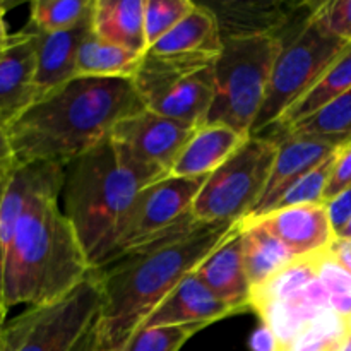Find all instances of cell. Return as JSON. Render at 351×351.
I'll use <instances>...</instances> for the list:
<instances>
[{
    "label": "cell",
    "instance_id": "7bdbcfd3",
    "mask_svg": "<svg viewBox=\"0 0 351 351\" xmlns=\"http://www.w3.org/2000/svg\"><path fill=\"white\" fill-rule=\"evenodd\" d=\"M350 336H351V321H350Z\"/></svg>",
    "mask_w": 351,
    "mask_h": 351
},
{
    "label": "cell",
    "instance_id": "8992f818",
    "mask_svg": "<svg viewBox=\"0 0 351 351\" xmlns=\"http://www.w3.org/2000/svg\"><path fill=\"white\" fill-rule=\"evenodd\" d=\"M103 293L95 269L71 293L27 307L0 328V351H86L101 314Z\"/></svg>",
    "mask_w": 351,
    "mask_h": 351
},
{
    "label": "cell",
    "instance_id": "f1b7e54d",
    "mask_svg": "<svg viewBox=\"0 0 351 351\" xmlns=\"http://www.w3.org/2000/svg\"><path fill=\"white\" fill-rule=\"evenodd\" d=\"M338 154L339 151H336L332 156H329L328 160H324L321 165L312 168L308 173H305L304 177L287 192V195L281 199L280 204L274 208V211L283 208H293V206L326 204V191H328V185L329 180H331L336 161H338Z\"/></svg>",
    "mask_w": 351,
    "mask_h": 351
},
{
    "label": "cell",
    "instance_id": "d590c367",
    "mask_svg": "<svg viewBox=\"0 0 351 351\" xmlns=\"http://www.w3.org/2000/svg\"><path fill=\"white\" fill-rule=\"evenodd\" d=\"M329 254L339 263V266L345 267L351 274V240L335 239V242L329 247Z\"/></svg>",
    "mask_w": 351,
    "mask_h": 351
},
{
    "label": "cell",
    "instance_id": "4316f807",
    "mask_svg": "<svg viewBox=\"0 0 351 351\" xmlns=\"http://www.w3.org/2000/svg\"><path fill=\"white\" fill-rule=\"evenodd\" d=\"M348 335L350 321L335 311H328L280 351H338Z\"/></svg>",
    "mask_w": 351,
    "mask_h": 351
},
{
    "label": "cell",
    "instance_id": "8d00e7d4",
    "mask_svg": "<svg viewBox=\"0 0 351 351\" xmlns=\"http://www.w3.org/2000/svg\"><path fill=\"white\" fill-rule=\"evenodd\" d=\"M7 312L9 308L5 304V254H3L2 242H0V328L5 324Z\"/></svg>",
    "mask_w": 351,
    "mask_h": 351
},
{
    "label": "cell",
    "instance_id": "d4e9b609",
    "mask_svg": "<svg viewBox=\"0 0 351 351\" xmlns=\"http://www.w3.org/2000/svg\"><path fill=\"white\" fill-rule=\"evenodd\" d=\"M351 89V43L341 53L338 55L335 62L328 67V71L322 74V77L319 79L317 84L290 110V112L285 113L283 119L276 123L271 129L274 130H283L288 127L295 125V123L302 122L307 117H311L312 113L317 112L319 108H322L324 105H328L329 101H332L335 98L341 96L343 93L350 91ZM269 129V130H271Z\"/></svg>",
    "mask_w": 351,
    "mask_h": 351
},
{
    "label": "cell",
    "instance_id": "ba28073f",
    "mask_svg": "<svg viewBox=\"0 0 351 351\" xmlns=\"http://www.w3.org/2000/svg\"><path fill=\"white\" fill-rule=\"evenodd\" d=\"M348 45L329 34L312 16L304 29L281 50L250 136H261L276 125L285 113L290 112L317 84Z\"/></svg>",
    "mask_w": 351,
    "mask_h": 351
},
{
    "label": "cell",
    "instance_id": "cb8c5ba5",
    "mask_svg": "<svg viewBox=\"0 0 351 351\" xmlns=\"http://www.w3.org/2000/svg\"><path fill=\"white\" fill-rule=\"evenodd\" d=\"M274 134L308 137L343 149L351 144V89L312 113L302 122Z\"/></svg>",
    "mask_w": 351,
    "mask_h": 351
},
{
    "label": "cell",
    "instance_id": "83f0119b",
    "mask_svg": "<svg viewBox=\"0 0 351 351\" xmlns=\"http://www.w3.org/2000/svg\"><path fill=\"white\" fill-rule=\"evenodd\" d=\"M206 326H154L139 328L119 351H180L182 346Z\"/></svg>",
    "mask_w": 351,
    "mask_h": 351
},
{
    "label": "cell",
    "instance_id": "5bb4252c",
    "mask_svg": "<svg viewBox=\"0 0 351 351\" xmlns=\"http://www.w3.org/2000/svg\"><path fill=\"white\" fill-rule=\"evenodd\" d=\"M273 139L278 141L280 149H278L276 160H274L273 171L267 180L266 191L263 199L257 204L256 211L247 219H257L269 215L274 211L281 199L287 195V192L304 177L305 173L328 160L329 156L339 151L338 147L331 146L322 141L308 139V137L290 136V134H271Z\"/></svg>",
    "mask_w": 351,
    "mask_h": 351
},
{
    "label": "cell",
    "instance_id": "6da1fadb",
    "mask_svg": "<svg viewBox=\"0 0 351 351\" xmlns=\"http://www.w3.org/2000/svg\"><path fill=\"white\" fill-rule=\"evenodd\" d=\"M237 223H202L192 216L122 254L95 274L103 293L93 351H119L151 312L194 273L235 230Z\"/></svg>",
    "mask_w": 351,
    "mask_h": 351
},
{
    "label": "cell",
    "instance_id": "f546056e",
    "mask_svg": "<svg viewBox=\"0 0 351 351\" xmlns=\"http://www.w3.org/2000/svg\"><path fill=\"white\" fill-rule=\"evenodd\" d=\"M191 0H144V34L147 48L173 29L192 9Z\"/></svg>",
    "mask_w": 351,
    "mask_h": 351
},
{
    "label": "cell",
    "instance_id": "1f68e13d",
    "mask_svg": "<svg viewBox=\"0 0 351 351\" xmlns=\"http://www.w3.org/2000/svg\"><path fill=\"white\" fill-rule=\"evenodd\" d=\"M317 276L328 290L331 302L351 297V274L345 267L339 266L329 250L317 256Z\"/></svg>",
    "mask_w": 351,
    "mask_h": 351
},
{
    "label": "cell",
    "instance_id": "ab89813d",
    "mask_svg": "<svg viewBox=\"0 0 351 351\" xmlns=\"http://www.w3.org/2000/svg\"><path fill=\"white\" fill-rule=\"evenodd\" d=\"M16 167H17V163L0 167V204H2L3 194H5V189H7V185H9V180H10V177H12Z\"/></svg>",
    "mask_w": 351,
    "mask_h": 351
},
{
    "label": "cell",
    "instance_id": "ac0fdd59",
    "mask_svg": "<svg viewBox=\"0 0 351 351\" xmlns=\"http://www.w3.org/2000/svg\"><path fill=\"white\" fill-rule=\"evenodd\" d=\"M199 280L237 314L250 311L252 288L247 280L242 256V235L237 223L232 235L195 269Z\"/></svg>",
    "mask_w": 351,
    "mask_h": 351
},
{
    "label": "cell",
    "instance_id": "60d3db41",
    "mask_svg": "<svg viewBox=\"0 0 351 351\" xmlns=\"http://www.w3.org/2000/svg\"><path fill=\"white\" fill-rule=\"evenodd\" d=\"M336 239H345V240H351V218L346 221V225L336 233Z\"/></svg>",
    "mask_w": 351,
    "mask_h": 351
},
{
    "label": "cell",
    "instance_id": "b9f144b4",
    "mask_svg": "<svg viewBox=\"0 0 351 351\" xmlns=\"http://www.w3.org/2000/svg\"><path fill=\"white\" fill-rule=\"evenodd\" d=\"M338 351H351V336L348 335V338L345 339V343L341 345V348H339Z\"/></svg>",
    "mask_w": 351,
    "mask_h": 351
},
{
    "label": "cell",
    "instance_id": "2e32d148",
    "mask_svg": "<svg viewBox=\"0 0 351 351\" xmlns=\"http://www.w3.org/2000/svg\"><path fill=\"white\" fill-rule=\"evenodd\" d=\"M237 315V312L219 300L195 274H189L178 287L154 308L141 328L154 326H211L221 319Z\"/></svg>",
    "mask_w": 351,
    "mask_h": 351
},
{
    "label": "cell",
    "instance_id": "4dcf8cb0",
    "mask_svg": "<svg viewBox=\"0 0 351 351\" xmlns=\"http://www.w3.org/2000/svg\"><path fill=\"white\" fill-rule=\"evenodd\" d=\"M314 17L329 34L351 43V0L319 2Z\"/></svg>",
    "mask_w": 351,
    "mask_h": 351
},
{
    "label": "cell",
    "instance_id": "484cf974",
    "mask_svg": "<svg viewBox=\"0 0 351 351\" xmlns=\"http://www.w3.org/2000/svg\"><path fill=\"white\" fill-rule=\"evenodd\" d=\"M95 0H34L29 5V29L60 33L72 29L91 14Z\"/></svg>",
    "mask_w": 351,
    "mask_h": 351
},
{
    "label": "cell",
    "instance_id": "836d02e7",
    "mask_svg": "<svg viewBox=\"0 0 351 351\" xmlns=\"http://www.w3.org/2000/svg\"><path fill=\"white\" fill-rule=\"evenodd\" d=\"M335 233H338L351 218V185L326 204Z\"/></svg>",
    "mask_w": 351,
    "mask_h": 351
},
{
    "label": "cell",
    "instance_id": "74e56055",
    "mask_svg": "<svg viewBox=\"0 0 351 351\" xmlns=\"http://www.w3.org/2000/svg\"><path fill=\"white\" fill-rule=\"evenodd\" d=\"M14 151L10 146L9 134H7L5 127L0 125V167H5V165H14Z\"/></svg>",
    "mask_w": 351,
    "mask_h": 351
},
{
    "label": "cell",
    "instance_id": "ffe728a7",
    "mask_svg": "<svg viewBox=\"0 0 351 351\" xmlns=\"http://www.w3.org/2000/svg\"><path fill=\"white\" fill-rule=\"evenodd\" d=\"M249 137L230 127L204 123L185 144L171 168V177L206 178L218 170Z\"/></svg>",
    "mask_w": 351,
    "mask_h": 351
},
{
    "label": "cell",
    "instance_id": "277c9868",
    "mask_svg": "<svg viewBox=\"0 0 351 351\" xmlns=\"http://www.w3.org/2000/svg\"><path fill=\"white\" fill-rule=\"evenodd\" d=\"M161 180L123 156L112 139L65 165L64 213L93 269L108 261L141 189Z\"/></svg>",
    "mask_w": 351,
    "mask_h": 351
},
{
    "label": "cell",
    "instance_id": "7a4b0ae2",
    "mask_svg": "<svg viewBox=\"0 0 351 351\" xmlns=\"http://www.w3.org/2000/svg\"><path fill=\"white\" fill-rule=\"evenodd\" d=\"M144 108L132 79L74 77L7 125L14 160L65 167L108 139L120 120Z\"/></svg>",
    "mask_w": 351,
    "mask_h": 351
},
{
    "label": "cell",
    "instance_id": "7402d4cb",
    "mask_svg": "<svg viewBox=\"0 0 351 351\" xmlns=\"http://www.w3.org/2000/svg\"><path fill=\"white\" fill-rule=\"evenodd\" d=\"M239 225L242 235L243 267L254 293L288 264L293 263L295 257L261 221L243 219Z\"/></svg>",
    "mask_w": 351,
    "mask_h": 351
},
{
    "label": "cell",
    "instance_id": "e0dca14e",
    "mask_svg": "<svg viewBox=\"0 0 351 351\" xmlns=\"http://www.w3.org/2000/svg\"><path fill=\"white\" fill-rule=\"evenodd\" d=\"M221 48L223 38L215 12L206 3H195L194 9L147 48L146 53L175 60L216 62Z\"/></svg>",
    "mask_w": 351,
    "mask_h": 351
},
{
    "label": "cell",
    "instance_id": "d6986e66",
    "mask_svg": "<svg viewBox=\"0 0 351 351\" xmlns=\"http://www.w3.org/2000/svg\"><path fill=\"white\" fill-rule=\"evenodd\" d=\"M95 5V3H93ZM93 10L82 23L72 29L60 33H34L38 34L36 48V99L43 98L48 93L55 91L62 84L75 77V62L79 48L93 31Z\"/></svg>",
    "mask_w": 351,
    "mask_h": 351
},
{
    "label": "cell",
    "instance_id": "52a82bcc",
    "mask_svg": "<svg viewBox=\"0 0 351 351\" xmlns=\"http://www.w3.org/2000/svg\"><path fill=\"white\" fill-rule=\"evenodd\" d=\"M280 144L271 136H250L206 178L192 216L202 223H240L256 211L273 171Z\"/></svg>",
    "mask_w": 351,
    "mask_h": 351
},
{
    "label": "cell",
    "instance_id": "7c38bea8",
    "mask_svg": "<svg viewBox=\"0 0 351 351\" xmlns=\"http://www.w3.org/2000/svg\"><path fill=\"white\" fill-rule=\"evenodd\" d=\"M319 2L291 0H218L206 3L215 12L223 40L274 36L290 43L312 19Z\"/></svg>",
    "mask_w": 351,
    "mask_h": 351
},
{
    "label": "cell",
    "instance_id": "5b68a950",
    "mask_svg": "<svg viewBox=\"0 0 351 351\" xmlns=\"http://www.w3.org/2000/svg\"><path fill=\"white\" fill-rule=\"evenodd\" d=\"M281 50L283 41L274 36L223 40L215 62V96L206 123L230 127L250 137Z\"/></svg>",
    "mask_w": 351,
    "mask_h": 351
},
{
    "label": "cell",
    "instance_id": "d6a6232c",
    "mask_svg": "<svg viewBox=\"0 0 351 351\" xmlns=\"http://www.w3.org/2000/svg\"><path fill=\"white\" fill-rule=\"evenodd\" d=\"M351 185V144L339 149L338 161L332 170L331 180H329L328 191H326V204L336 195L341 194L346 187Z\"/></svg>",
    "mask_w": 351,
    "mask_h": 351
},
{
    "label": "cell",
    "instance_id": "9c48e42d",
    "mask_svg": "<svg viewBox=\"0 0 351 351\" xmlns=\"http://www.w3.org/2000/svg\"><path fill=\"white\" fill-rule=\"evenodd\" d=\"M147 110L202 127L215 96V62H187L144 53L132 77Z\"/></svg>",
    "mask_w": 351,
    "mask_h": 351
},
{
    "label": "cell",
    "instance_id": "4fadbf2b",
    "mask_svg": "<svg viewBox=\"0 0 351 351\" xmlns=\"http://www.w3.org/2000/svg\"><path fill=\"white\" fill-rule=\"evenodd\" d=\"M36 48L33 29L12 34L0 53V125H10L36 101Z\"/></svg>",
    "mask_w": 351,
    "mask_h": 351
},
{
    "label": "cell",
    "instance_id": "e575fe53",
    "mask_svg": "<svg viewBox=\"0 0 351 351\" xmlns=\"http://www.w3.org/2000/svg\"><path fill=\"white\" fill-rule=\"evenodd\" d=\"M250 350L252 351H278L280 350V343H278L276 336L267 329L266 326H261L250 338Z\"/></svg>",
    "mask_w": 351,
    "mask_h": 351
},
{
    "label": "cell",
    "instance_id": "3957f363",
    "mask_svg": "<svg viewBox=\"0 0 351 351\" xmlns=\"http://www.w3.org/2000/svg\"><path fill=\"white\" fill-rule=\"evenodd\" d=\"M65 167L29 195L5 250L7 308L40 307L71 293L93 267L58 201Z\"/></svg>",
    "mask_w": 351,
    "mask_h": 351
},
{
    "label": "cell",
    "instance_id": "44dd1931",
    "mask_svg": "<svg viewBox=\"0 0 351 351\" xmlns=\"http://www.w3.org/2000/svg\"><path fill=\"white\" fill-rule=\"evenodd\" d=\"M93 33L103 41L144 55V0H95Z\"/></svg>",
    "mask_w": 351,
    "mask_h": 351
},
{
    "label": "cell",
    "instance_id": "9a60e30c",
    "mask_svg": "<svg viewBox=\"0 0 351 351\" xmlns=\"http://www.w3.org/2000/svg\"><path fill=\"white\" fill-rule=\"evenodd\" d=\"M247 221H261L295 259L314 257L329 250L336 233L326 204L293 206Z\"/></svg>",
    "mask_w": 351,
    "mask_h": 351
},
{
    "label": "cell",
    "instance_id": "603a6c76",
    "mask_svg": "<svg viewBox=\"0 0 351 351\" xmlns=\"http://www.w3.org/2000/svg\"><path fill=\"white\" fill-rule=\"evenodd\" d=\"M144 55L99 40L91 31L79 48L75 77L132 79Z\"/></svg>",
    "mask_w": 351,
    "mask_h": 351
},
{
    "label": "cell",
    "instance_id": "8fae6325",
    "mask_svg": "<svg viewBox=\"0 0 351 351\" xmlns=\"http://www.w3.org/2000/svg\"><path fill=\"white\" fill-rule=\"evenodd\" d=\"M197 129L144 108L120 120L110 139L134 165L165 178Z\"/></svg>",
    "mask_w": 351,
    "mask_h": 351
},
{
    "label": "cell",
    "instance_id": "ee69618b",
    "mask_svg": "<svg viewBox=\"0 0 351 351\" xmlns=\"http://www.w3.org/2000/svg\"><path fill=\"white\" fill-rule=\"evenodd\" d=\"M86 351H93V350H91V348H89V350H86Z\"/></svg>",
    "mask_w": 351,
    "mask_h": 351
},
{
    "label": "cell",
    "instance_id": "f6af8a7d",
    "mask_svg": "<svg viewBox=\"0 0 351 351\" xmlns=\"http://www.w3.org/2000/svg\"><path fill=\"white\" fill-rule=\"evenodd\" d=\"M0 53H2V48H0Z\"/></svg>",
    "mask_w": 351,
    "mask_h": 351
},
{
    "label": "cell",
    "instance_id": "30bf717a",
    "mask_svg": "<svg viewBox=\"0 0 351 351\" xmlns=\"http://www.w3.org/2000/svg\"><path fill=\"white\" fill-rule=\"evenodd\" d=\"M206 178H180L168 175L141 189L120 225L112 254L105 264L149 242L191 215L192 204Z\"/></svg>",
    "mask_w": 351,
    "mask_h": 351
},
{
    "label": "cell",
    "instance_id": "f35d334b",
    "mask_svg": "<svg viewBox=\"0 0 351 351\" xmlns=\"http://www.w3.org/2000/svg\"><path fill=\"white\" fill-rule=\"evenodd\" d=\"M7 7L3 2H0V48L5 47L7 43H9L10 36L12 34L9 33V27H7V23H5V12H7Z\"/></svg>",
    "mask_w": 351,
    "mask_h": 351
}]
</instances>
